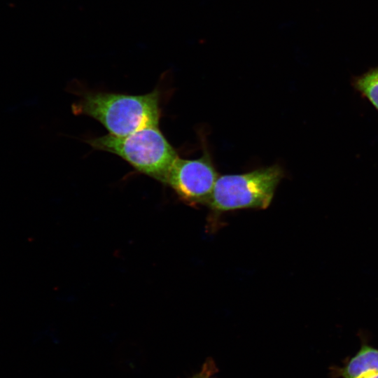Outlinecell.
Wrapping results in <instances>:
<instances>
[{"instance_id": "6da1fadb", "label": "cell", "mask_w": 378, "mask_h": 378, "mask_svg": "<svg viewBox=\"0 0 378 378\" xmlns=\"http://www.w3.org/2000/svg\"><path fill=\"white\" fill-rule=\"evenodd\" d=\"M76 115L99 121L109 134L122 136L142 128L159 125L160 93L155 90L144 94L86 92L72 104Z\"/></svg>"}, {"instance_id": "7a4b0ae2", "label": "cell", "mask_w": 378, "mask_h": 378, "mask_svg": "<svg viewBox=\"0 0 378 378\" xmlns=\"http://www.w3.org/2000/svg\"><path fill=\"white\" fill-rule=\"evenodd\" d=\"M94 148L115 154L139 172L164 184L177 153L159 125L148 126L126 136L108 134L87 139Z\"/></svg>"}, {"instance_id": "3957f363", "label": "cell", "mask_w": 378, "mask_h": 378, "mask_svg": "<svg viewBox=\"0 0 378 378\" xmlns=\"http://www.w3.org/2000/svg\"><path fill=\"white\" fill-rule=\"evenodd\" d=\"M284 176L279 164L241 174L218 177L207 205L219 212L240 209H266Z\"/></svg>"}, {"instance_id": "277c9868", "label": "cell", "mask_w": 378, "mask_h": 378, "mask_svg": "<svg viewBox=\"0 0 378 378\" xmlns=\"http://www.w3.org/2000/svg\"><path fill=\"white\" fill-rule=\"evenodd\" d=\"M218 177L211 158L205 152L201 158L193 160L178 156L169 171L164 184L188 203L207 204Z\"/></svg>"}, {"instance_id": "5b68a950", "label": "cell", "mask_w": 378, "mask_h": 378, "mask_svg": "<svg viewBox=\"0 0 378 378\" xmlns=\"http://www.w3.org/2000/svg\"><path fill=\"white\" fill-rule=\"evenodd\" d=\"M333 378H363L378 373V349L363 341L360 349L342 367L333 366Z\"/></svg>"}, {"instance_id": "8992f818", "label": "cell", "mask_w": 378, "mask_h": 378, "mask_svg": "<svg viewBox=\"0 0 378 378\" xmlns=\"http://www.w3.org/2000/svg\"><path fill=\"white\" fill-rule=\"evenodd\" d=\"M351 85L378 112V66L352 78Z\"/></svg>"}, {"instance_id": "52a82bcc", "label": "cell", "mask_w": 378, "mask_h": 378, "mask_svg": "<svg viewBox=\"0 0 378 378\" xmlns=\"http://www.w3.org/2000/svg\"><path fill=\"white\" fill-rule=\"evenodd\" d=\"M217 372L216 365L211 358H207L198 372L191 378H214Z\"/></svg>"}, {"instance_id": "ba28073f", "label": "cell", "mask_w": 378, "mask_h": 378, "mask_svg": "<svg viewBox=\"0 0 378 378\" xmlns=\"http://www.w3.org/2000/svg\"><path fill=\"white\" fill-rule=\"evenodd\" d=\"M363 378H378V373L372 374Z\"/></svg>"}]
</instances>
